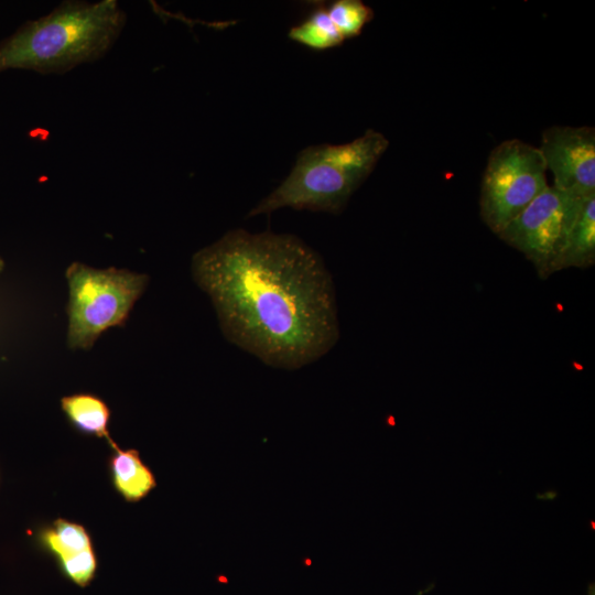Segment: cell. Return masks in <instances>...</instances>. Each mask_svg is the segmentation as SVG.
Segmentation results:
<instances>
[{"instance_id":"cell-17","label":"cell","mask_w":595,"mask_h":595,"mask_svg":"<svg viewBox=\"0 0 595 595\" xmlns=\"http://www.w3.org/2000/svg\"><path fill=\"white\" fill-rule=\"evenodd\" d=\"M589 527L592 530H595V522L593 520L589 521Z\"/></svg>"},{"instance_id":"cell-11","label":"cell","mask_w":595,"mask_h":595,"mask_svg":"<svg viewBox=\"0 0 595 595\" xmlns=\"http://www.w3.org/2000/svg\"><path fill=\"white\" fill-rule=\"evenodd\" d=\"M288 36L314 51L331 50L345 41L331 20L325 4L316 6L303 21L289 30Z\"/></svg>"},{"instance_id":"cell-13","label":"cell","mask_w":595,"mask_h":595,"mask_svg":"<svg viewBox=\"0 0 595 595\" xmlns=\"http://www.w3.org/2000/svg\"><path fill=\"white\" fill-rule=\"evenodd\" d=\"M325 7L344 40L358 36L374 18L372 9L360 0H336Z\"/></svg>"},{"instance_id":"cell-4","label":"cell","mask_w":595,"mask_h":595,"mask_svg":"<svg viewBox=\"0 0 595 595\" xmlns=\"http://www.w3.org/2000/svg\"><path fill=\"white\" fill-rule=\"evenodd\" d=\"M68 285L67 333L69 349L89 350L111 327L123 326L149 277L126 269H96L82 262L65 271Z\"/></svg>"},{"instance_id":"cell-2","label":"cell","mask_w":595,"mask_h":595,"mask_svg":"<svg viewBox=\"0 0 595 595\" xmlns=\"http://www.w3.org/2000/svg\"><path fill=\"white\" fill-rule=\"evenodd\" d=\"M127 13L116 0H65L0 41V73L63 75L99 61L119 40Z\"/></svg>"},{"instance_id":"cell-1","label":"cell","mask_w":595,"mask_h":595,"mask_svg":"<svg viewBox=\"0 0 595 595\" xmlns=\"http://www.w3.org/2000/svg\"><path fill=\"white\" fill-rule=\"evenodd\" d=\"M191 273L225 338L270 367L300 369L339 339L332 274L292 234L229 230L193 255Z\"/></svg>"},{"instance_id":"cell-6","label":"cell","mask_w":595,"mask_h":595,"mask_svg":"<svg viewBox=\"0 0 595 595\" xmlns=\"http://www.w3.org/2000/svg\"><path fill=\"white\" fill-rule=\"evenodd\" d=\"M586 198L548 185L498 236L522 252L545 279Z\"/></svg>"},{"instance_id":"cell-16","label":"cell","mask_w":595,"mask_h":595,"mask_svg":"<svg viewBox=\"0 0 595 595\" xmlns=\"http://www.w3.org/2000/svg\"><path fill=\"white\" fill-rule=\"evenodd\" d=\"M589 595H594V585L593 584L589 585Z\"/></svg>"},{"instance_id":"cell-12","label":"cell","mask_w":595,"mask_h":595,"mask_svg":"<svg viewBox=\"0 0 595 595\" xmlns=\"http://www.w3.org/2000/svg\"><path fill=\"white\" fill-rule=\"evenodd\" d=\"M42 542L57 559V562L93 549V542L87 530L78 523L64 519L55 520L44 530Z\"/></svg>"},{"instance_id":"cell-9","label":"cell","mask_w":595,"mask_h":595,"mask_svg":"<svg viewBox=\"0 0 595 595\" xmlns=\"http://www.w3.org/2000/svg\"><path fill=\"white\" fill-rule=\"evenodd\" d=\"M109 445L113 450L109 469L116 490L127 501H140L156 485L153 473L142 463L137 450L123 451L115 442Z\"/></svg>"},{"instance_id":"cell-10","label":"cell","mask_w":595,"mask_h":595,"mask_svg":"<svg viewBox=\"0 0 595 595\" xmlns=\"http://www.w3.org/2000/svg\"><path fill=\"white\" fill-rule=\"evenodd\" d=\"M61 408L69 423L79 432L97 437H104L108 443V424L110 409L104 400L90 393H75L63 397Z\"/></svg>"},{"instance_id":"cell-15","label":"cell","mask_w":595,"mask_h":595,"mask_svg":"<svg viewBox=\"0 0 595 595\" xmlns=\"http://www.w3.org/2000/svg\"><path fill=\"white\" fill-rule=\"evenodd\" d=\"M558 491L554 490V489H549L547 491H543V493H537L536 494V498L538 500H548V501H551V500H554L556 497H558Z\"/></svg>"},{"instance_id":"cell-5","label":"cell","mask_w":595,"mask_h":595,"mask_svg":"<svg viewBox=\"0 0 595 595\" xmlns=\"http://www.w3.org/2000/svg\"><path fill=\"white\" fill-rule=\"evenodd\" d=\"M547 165L539 148L506 140L490 153L480 188V216L498 235L547 187Z\"/></svg>"},{"instance_id":"cell-8","label":"cell","mask_w":595,"mask_h":595,"mask_svg":"<svg viewBox=\"0 0 595 595\" xmlns=\"http://www.w3.org/2000/svg\"><path fill=\"white\" fill-rule=\"evenodd\" d=\"M595 262V195L586 198L553 262L551 273L569 268H588Z\"/></svg>"},{"instance_id":"cell-7","label":"cell","mask_w":595,"mask_h":595,"mask_svg":"<svg viewBox=\"0 0 595 595\" xmlns=\"http://www.w3.org/2000/svg\"><path fill=\"white\" fill-rule=\"evenodd\" d=\"M539 150L552 172L553 187L582 198L595 195L594 128L551 127Z\"/></svg>"},{"instance_id":"cell-3","label":"cell","mask_w":595,"mask_h":595,"mask_svg":"<svg viewBox=\"0 0 595 595\" xmlns=\"http://www.w3.org/2000/svg\"><path fill=\"white\" fill-rule=\"evenodd\" d=\"M389 147L374 129L343 144L304 148L288 176L247 214L269 215L281 208L340 214Z\"/></svg>"},{"instance_id":"cell-14","label":"cell","mask_w":595,"mask_h":595,"mask_svg":"<svg viewBox=\"0 0 595 595\" xmlns=\"http://www.w3.org/2000/svg\"><path fill=\"white\" fill-rule=\"evenodd\" d=\"M65 576L78 586L88 585L96 573L97 559L94 549L58 562Z\"/></svg>"}]
</instances>
